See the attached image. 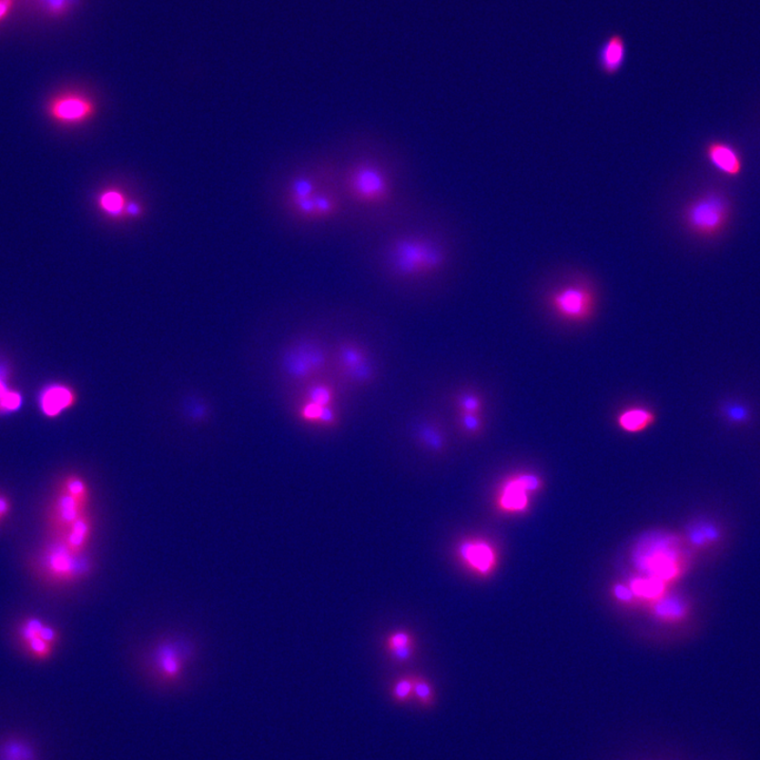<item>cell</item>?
<instances>
[{
	"label": "cell",
	"instance_id": "cell-1",
	"mask_svg": "<svg viewBox=\"0 0 760 760\" xmlns=\"http://www.w3.org/2000/svg\"><path fill=\"white\" fill-rule=\"evenodd\" d=\"M350 228L362 234L385 228L418 208L395 151L372 137H356L335 150Z\"/></svg>",
	"mask_w": 760,
	"mask_h": 760
},
{
	"label": "cell",
	"instance_id": "cell-2",
	"mask_svg": "<svg viewBox=\"0 0 760 760\" xmlns=\"http://www.w3.org/2000/svg\"><path fill=\"white\" fill-rule=\"evenodd\" d=\"M376 259L395 279H431L451 263L458 241L444 217L418 208L401 219L367 234Z\"/></svg>",
	"mask_w": 760,
	"mask_h": 760
},
{
	"label": "cell",
	"instance_id": "cell-3",
	"mask_svg": "<svg viewBox=\"0 0 760 760\" xmlns=\"http://www.w3.org/2000/svg\"><path fill=\"white\" fill-rule=\"evenodd\" d=\"M282 202L290 219L313 234L350 228L336 152H319L297 169L284 187Z\"/></svg>",
	"mask_w": 760,
	"mask_h": 760
},
{
	"label": "cell",
	"instance_id": "cell-4",
	"mask_svg": "<svg viewBox=\"0 0 760 760\" xmlns=\"http://www.w3.org/2000/svg\"><path fill=\"white\" fill-rule=\"evenodd\" d=\"M684 550L676 535L653 532L643 534L634 545L633 562L644 577L669 583L682 576L689 565V553Z\"/></svg>",
	"mask_w": 760,
	"mask_h": 760
},
{
	"label": "cell",
	"instance_id": "cell-5",
	"mask_svg": "<svg viewBox=\"0 0 760 760\" xmlns=\"http://www.w3.org/2000/svg\"><path fill=\"white\" fill-rule=\"evenodd\" d=\"M731 201L722 190L711 189L687 202L682 211L683 226L694 237L710 240L728 227Z\"/></svg>",
	"mask_w": 760,
	"mask_h": 760
},
{
	"label": "cell",
	"instance_id": "cell-6",
	"mask_svg": "<svg viewBox=\"0 0 760 760\" xmlns=\"http://www.w3.org/2000/svg\"><path fill=\"white\" fill-rule=\"evenodd\" d=\"M33 571L45 583L56 585L76 583L88 576L94 568L92 561L83 554L75 556L64 543L62 538H52L44 546L33 563Z\"/></svg>",
	"mask_w": 760,
	"mask_h": 760
},
{
	"label": "cell",
	"instance_id": "cell-7",
	"mask_svg": "<svg viewBox=\"0 0 760 760\" xmlns=\"http://www.w3.org/2000/svg\"><path fill=\"white\" fill-rule=\"evenodd\" d=\"M548 306L558 319L581 323L590 320L597 306V295L586 280L562 284L548 296Z\"/></svg>",
	"mask_w": 760,
	"mask_h": 760
},
{
	"label": "cell",
	"instance_id": "cell-8",
	"mask_svg": "<svg viewBox=\"0 0 760 760\" xmlns=\"http://www.w3.org/2000/svg\"><path fill=\"white\" fill-rule=\"evenodd\" d=\"M96 104L90 96L77 90H66L53 96L46 105V114L61 127H76L92 120Z\"/></svg>",
	"mask_w": 760,
	"mask_h": 760
},
{
	"label": "cell",
	"instance_id": "cell-9",
	"mask_svg": "<svg viewBox=\"0 0 760 760\" xmlns=\"http://www.w3.org/2000/svg\"><path fill=\"white\" fill-rule=\"evenodd\" d=\"M326 354L322 348L312 341H303L289 350L284 356L283 366L296 380H306L321 371L325 367Z\"/></svg>",
	"mask_w": 760,
	"mask_h": 760
},
{
	"label": "cell",
	"instance_id": "cell-10",
	"mask_svg": "<svg viewBox=\"0 0 760 760\" xmlns=\"http://www.w3.org/2000/svg\"><path fill=\"white\" fill-rule=\"evenodd\" d=\"M87 512V508L79 504L68 493L59 491L53 499L47 512V526L52 538H62L75 522Z\"/></svg>",
	"mask_w": 760,
	"mask_h": 760
},
{
	"label": "cell",
	"instance_id": "cell-11",
	"mask_svg": "<svg viewBox=\"0 0 760 760\" xmlns=\"http://www.w3.org/2000/svg\"><path fill=\"white\" fill-rule=\"evenodd\" d=\"M187 652L177 643L158 644L152 655V667L155 675L164 684H175L183 675Z\"/></svg>",
	"mask_w": 760,
	"mask_h": 760
},
{
	"label": "cell",
	"instance_id": "cell-12",
	"mask_svg": "<svg viewBox=\"0 0 760 760\" xmlns=\"http://www.w3.org/2000/svg\"><path fill=\"white\" fill-rule=\"evenodd\" d=\"M541 487L542 481L537 474H517L502 487L499 505L507 512L524 511L528 503V493L538 491Z\"/></svg>",
	"mask_w": 760,
	"mask_h": 760
},
{
	"label": "cell",
	"instance_id": "cell-13",
	"mask_svg": "<svg viewBox=\"0 0 760 760\" xmlns=\"http://www.w3.org/2000/svg\"><path fill=\"white\" fill-rule=\"evenodd\" d=\"M458 557L462 564L480 576H488L497 563L493 548L481 540L461 542L458 547Z\"/></svg>",
	"mask_w": 760,
	"mask_h": 760
},
{
	"label": "cell",
	"instance_id": "cell-14",
	"mask_svg": "<svg viewBox=\"0 0 760 760\" xmlns=\"http://www.w3.org/2000/svg\"><path fill=\"white\" fill-rule=\"evenodd\" d=\"M706 160L714 168L725 177H737L743 173L744 161L739 151L733 145L722 141L706 144Z\"/></svg>",
	"mask_w": 760,
	"mask_h": 760
},
{
	"label": "cell",
	"instance_id": "cell-15",
	"mask_svg": "<svg viewBox=\"0 0 760 760\" xmlns=\"http://www.w3.org/2000/svg\"><path fill=\"white\" fill-rule=\"evenodd\" d=\"M77 402V394L74 388L64 383H52L46 387L39 395V409L47 419H56Z\"/></svg>",
	"mask_w": 760,
	"mask_h": 760
},
{
	"label": "cell",
	"instance_id": "cell-16",
	"mask_svg": "<svg viewBox=\"0 0 760 760\" xmlns=\"http://www.w3.org/2000/svg\"><path fill=\"white\" fill-rule=\"evenodd\" d=\"M626 53L625 39L619 35H611L601 46L598 53L600 70L607 76L618 75L619 71L623 68Z\"/></svg>",
	"mask_w": 760,
	"mask_h": 760
},
{
	"label": "cell",
	"instance_id": "cell-17",
	"mask_svg": "<svg viewBox=\"0 0 760 760\" xmlns=\"http://www.w3.org/2000/svg\"><path fill=\"white\" fill-rule=\"evenodd\" d=\"M95 522L87 512L79 517L64 535V543L75 556H83L94 533Z\"/></svg>",
	"mask_w": 760,
	"mask_h": 760
},
{
	"label": "cell",
	"instance_id": "cell-18",
	"mask_svg": "<svg viewBox=\"0 0 760 760\" xmlns=\"http://www.w3.org/2000/svg\"><path fill=\"white\" fill-rule=\"evenodd\" d=\"M656 421V415L650 409L633 407L624 410L617 416V425L621 431L636 434L651 428Z\"/></svg>",
	"mask_w": 760,
	"mask_h": 760
},
{
	"label": "cell",
	"instance_id": "cell-19",
	"mask_svg": "<svg viewBox=\"0 0 760 760\" xmlns=\"http://www.w3.org/2000/svg\"><path fill=\"white\" fill-rule=\"evenodd\" d=\"M386 650L390 656L400 664L408 663L415 651V639L407 631H398L389 634L386 640Z\"/></svg>",
	"mask_w": 760,
	"mask_h": 760
},
{
	"label": "cell",
	"instance_id": "cell-20",
	"mask_svg": "<svg viewBox=\"0 0 760 760\" xmlns=\"http://www.w3.org/2000/svg\"><path fill=\"white\" fill-rule=\"evenodd\" d=\"M127 197L120 189L108 188L97 196L96 205L102 213L111 219H122L127 217Z\"/></svg>",
	"mask_w": 760,
	"mask_h": 760
},
{
	"label": "cell",
	"instance_id": "cell-21",
	"mask_svg": "<svg viewBox=\"0 0 760 760\" xmlns=\"http://www.w3.org/2000/svg\"><path fill=\"white\" fill-rule=\"evenodd\" d=\"M0 760H38L37 752L28 740L12 736L0 743Z\"/></svg>",
	"mask_w": 760,
	"mask_h": 760
},
{
	"label": "cell",
	"instance_id": "cell-22",
	"mask_svg": "<svg viewBox=\"0 0 760 760\" xmlns=\"http://www.w3.org/2000/svg\"><path fill=\"white\" fill-rule=\"evenodd\" d=\"M687 611H689V605L686 601L677 594L659 598L654 607L656 616L667 621L682 620L686 616Z\"/></svg>",
	"mask_w": 760,
	"mask_h": 760
},
{
	"label": "cell",
	"instance_id": "cell-23",
	"mask_svg": "<svg viewBox=\"0 0 760 760\" xmlns=\"http://www.w3.org/2000/svg\"><path fill=\"white\" fill-rule=\"evenodd\" d=\"M687 538L691 544L695 547H709L722 539V532L715 524L710 522H700V523L694 524L687 532Z\"/></svg>",
	"mask_w": 760,
	"mask_h": 760
},
{
	"label": "cell",
	"instance_id": "cell-24",
	"mask_svg": "<svg viewBox=\"0 0 760 760\" xmlns=\"http://www.w3.org/2000/svg\"><path fill=\"white\" fill-rule=\"evenodd\" d=\"M58 489L71 495L79 504L88 508L91 497L90 489L87 481L81 475L75 473L65 475L59 481Z\"/></svg>",
	"mask_w": 760,
	"mask_h": 760
},
{
	"label": "cell",
	"instance_id": "cell-25",
	"mask_svg": "<svg viewBox=\"0 0 760 760\" xmlns=\"http://www.w3.org/2000/svg\"><path fill=\"white\" fill-rule=\"evenodd\" d=\"M665 586L666 583H664V581L655 578L643 577L633 580L631 590L633 594H636L638 597L658 600L663 597Z\"/></svg>",
	"mask_w": 760,
	"mask_h": 760
},
{
	"label": "cell",
	"instance_id": "cell-26",
	"mask_svg": "<svg viewBox=\"0 0 760 760\" xmlns=\"http://www.w3.org/2000/svg\"><path fill=\"white\" fill-rule=\"evenodd\" d=\"M77 0H36V5L44 15L52 18L67 16L75 9Z\"/></svg>",
	"mask_w": 760,
	"mask_h": 760
},
{
	"label": "cell",
	"instance_id": "cell-27",
	"mask_svg": "<svg viewBox=\"0 0 760 760\" xmlns=\"http://www.w3.org/2000/svg\"><path fill=\"white\" fill-rule=\"evenodd\" d=\"M22 645L29 657L38 661V663H45V661L50 660L53 654H55L56 646L42 638L30 640Z\"/></svg>",
	"mask_w": 760,
	"mask_h": 760
},
{
	"label": "cell",
	"instance_id": "cell-28",
	"mask_svg": "<svg viewBox=\"0 0 760 760\" xmlns=\"http://www.w3.org/2000/svg\"><path fill=\"white\" fill-rule=\"evenodd\" d=\"M414 699L421 706L429 708L434 703V690L431 683L424 677L413 676Z\"/></svg>",
	"mask_w": 760,
	"mask_h": 760
},
{
	"label": "cell",
	"instance_id": "cell-29",
	"mask_svg": "<svg viewBox=\"0 0 760 760\" xmlns=\"http://www.w3.org/2000/svg\"><path fill=\"white\" fill-rule=\"evenodd\" d=\"M418 436L419 439L422 441L429 449L434 451H440L442 446H444V439L441 432L431 424H421L418 428Z\"/></svg>",
	"mask_w": 760,
	"mask_h": 760
},
{
	"label": "cell",
	"instance_id": "cell-30",
	"mask_svg": "<svg viewBox=\"0 0 760 760\" xmlns=\"http://www.w3.org/2000/svg\"><path fill=\"white\" fill-rule=\"evenodd\" d=\"M339 360L345 371L360 365L367 360L361 350L352 345H343L339 349Z\"/></svg>",
	"mask_w": 760,
	"mask_h": 760
},
{
	"label": "cell",
	"instance_id": "cell-31",
	"mask_svg": "<svg viewBox=\"0 0 760 760\" xmlns=\"http://www.w3.org/2000/svg\"><path fill=\"white\" fill-rule=\"evenodd\" d=\"M413 690V676L401 677L393 685L392 696L395 702L407 704L414 698Z\"/></svg>",
	"mask_w": 760,
	"mask_h": 760
},
{
	"label": "cell",
	"instance_id": "cell-32",
	"mask_svg": "<svg viewBox=\"0 0 760 760\" xmlns=\"http://www.w3.org/2000/svg\"><path fill=\"white\" fill-rule=\"evenodd\" d=\"M23 395L15 390L9 389L0 398V413L15 412L23 406Z\"/></svg>",
	"mask_w": 760,
	"mask_h": 760
},
{
	"label": "cell",
	"instance_id": "cell-33",
	"mask_svg": "<svg viewBox=\"0 0 760 760\" xmlns=\"http://www.w3.org/2000/svg\"><path fill=\"white\" fill-rule=\"evenodd\" d=\"M345 372L350 380L356 382H363L372 378L373 368L371 363L367 360L361 362L360 365L350 369Z\"/></svg>",
	"mask_w": 760,
	"mask_h": 760
},
{
	"label": "cell",
	"instance_id": "cell-34",
	"mask_svg": "<svg viewBox=\"0 0 760 760\" xmlns=\"http://www.w3.org/2000/svg\"><path fill=\"white\" fill-rule=\"evenodd\" d=\"M329 389L323 386H316L309 390V399L312 404L320 407H328L330 401Z\"/></svg>",
	"mask_w": 760,
	"mask_h": 760
},
{
	"label": "cell",
	"instance_id": "cell-35",
	"mask_svg": "<svg viewBox=\"0 0 760 760\" xmlns=\"http://www.w3.org/2000/svg\"><path fill=\"white\" fill-rule=\"evenodd\" d=\"M462 413L478 414L481 411V401L477 395L465 393L459 400Z\"/></svg>",
	"mask_w": 760,
	"mask_h": 760
},
{
	"label": "cell",
	"instance_id": "cell-36",
	"mask_svg": "<svg viewBox=\"0 0 760 760\" xmlns=\"http://www.w3.org/2000/svg\"><path fill=\"white\" fill-rule=\"evenodd\" d=\"M461 424L467 432L475 433L481 429V421L478 414L462 413Z\"/></svg>",
	"mask_w": 760,
	"mask_h": 760
},
{
	"label": "cell",
	"instance_id": "cell-37",
	"mask_svg": "<svg viewBox=\"0 0 760 760\" xmlns=\"http://www.w3.org/2000/svg\"><path fill=\"white\" fill-rule=\"evenodd\" d=\"M725 414L733 421H745L748 418V411L740 405H729L725 408Z\"/></svg>",
	"mask_w": 760,
	"mask_h": 760
},
{
	"label": "cell",
	"instance_id": "cell-38",
	"mask_svg": "<svg viewBox=\"0 0 760 760\" xmlns=\"http://www.w3.org/2000/svg\"><path fill=\"white\" fill-rule=\"evenodd\" d=\"M16 0H0V25L10 17L15 10Z\"/></svg>",
	"mask_w": 760,
	"mask_h": 760
},
{
	"label": "cell",
	"instance_id": "cell-39",
	"mask_svg": "<svg viewBox=\"0 0 760 760\" xmlns=\"http://www.w3.org/2000/svg\"><path fill=\"white\" fill-rule=\"evenodd\" d=\"M614 596L620 601H623V603H631L633 599L634 594L631 588L626 587L624 585L618 584L614 587Z\"/></svg>",
	"mask_w": 760,
	"mask_h": 760
},
{
	"label": "cell",
	"instance_id": "cell-40",
	"mask_svg": "<svg viewBox=\"0 0 760 760\" xmlns=\"http://www.w3.org/2000/svg\"><path fill=\"white\" fill-rule=\"evenodd\" d=\"M322 408L323 407L317 406L315 404H312V402H309V405L304 407L302 415L304 416V419L319 421L322 411Z\"/></svg>",
	"mask_w": 760,
	"mask_h": 760
},
{
	"label": "cell",
	"instance_id": "cell-41",
	"mask_svg": "<svg viewBox=\"0 0 760 760\" xmlns=\"http://www.w3.org/2000/svg\"><path fill=\"white\" fill-rule=\"evenodd\" d=\"M12 501L5 493L0 492V518L5 520L12 512Z\"/></svg>",
	"mask_w": 760,
	"mask_h": 760
},
{
	"label": "cell",
	"instance_id": "cell-42",
	"mask_svg": "<svg viewBox=\"0 0 760 760\" xmlns=\"http://www.w3.org/2000/svg\"><path fill=\"white\" fill-rule=\"evenodd\" d=\"M142 214L143 208L141 207V204H138L135 201L128 202L127 208V217L134 218V219H137V218L140 217Z\"/></svg>",
	"mask_w": 760,
	"mask_h": 760
},
{
	"label": "cell",
	"instance_id": "cell-43",
	"mask_svg": "<svg viewBox=\"0 0 760 760\" xmlns=\"http://www.w3.org/2000/svg\"><path fill=\"white\" fill-rule=\"evenodd\" d=\"M319 421L326 422V424H329V422H332L334 421V413L332 410H330L329 407H323Z\"/></svg>",
	"mask_w": 760,
	"mask_h": 760
},
{
	"label": "cell",
	"instance_id": "cell-44",
	"mask_svg": "<svg viewBox=\"0 0 760 760\" xmlns=\"http://www.w3.org/2000/svg\"><path fill=\"white\" fill-rule=\"evenodd\" d=\"M8 390H9V389H8V388H6L5 383L2 380H0V398H2V396H3V395L6 392V391H8Z\"/></svg>",
	"mask_w": 760,
	"mask_h": 760
},
{
	"label": "cell",
	"instance_id": "cell-45",
	"mask_svg": "<svg viewBox=\"0 0 760 760\" xmlns=\"http://www.w3.org/2000/svg\"><path fill=\"white\" fill-rule=\"evenodd\" d=\"M3 521H4V520H3L2 518H0V524H2V523H3Z\"/></svg>",
	"mask_w": 760,
	"mask_h": 760
}]
</instances>
